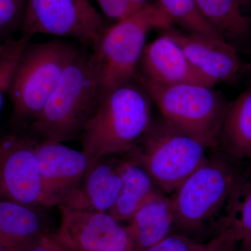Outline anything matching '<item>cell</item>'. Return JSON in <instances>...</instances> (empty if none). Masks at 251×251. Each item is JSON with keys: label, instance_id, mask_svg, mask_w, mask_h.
Returning <instances> with one entry per match:
<instances>
[{"label": "cell", "instance_id": "cell-1", "mask_svg": "<svg viewBox=\"0 0 251 251\" xmlns=\"http://www.w3.org/2000/svg\"><path fill=\"white\" fill-rule=\"evenodd\" d=\"M151 123V99L135 77L102 97L80 135L82 151L90 164L102 157L125 155Z\"/></svg>", "mask_w": 251, "mask_h": 251}, {"label": "cell", "instance_id": "cell-2", "mask_svg": "<svg viewBox=\"0 0 251 251\" xmlns=\"http://www.w3.org/2000/svg\"><path fill=\"white\" fill-rule=\"evenodd\" d=\"M101 82L92 52L81 50L66 68L39 116L29 125L39 140L80 136L101 100Z\"/></svg>", "mask_w": 251, "mask_h": 251}, {"label": "cell", "instance_id": "cell-3", "mask_svg": "<svg viewBox=\"0 0 251 251\" xmlns=\"http://www.w3.org/2000/svg\"><path fill=\"white\" fill-rule=\"evenodd\" d=\"M80 49L72 43L54 39L29 44L15 68L8 89L15 121H35L57 87L63 73Z\"/></svg>", "mask_w": 251, "mask_h": 251}, {"label": "cell", "instance_id": "cell-4", "mask_svg": "<svg viewBox=\"0 0 251 251\" xmlns=\"http://www.w3.org/2000/svg\"><path fill=\"white\" fill-rule=\"evenodd\" d=\"M173 25L157 1L104 29L92 48L101 82L102 97L136 77L148 33L153 29L166 30Z\"/></svg>", "mask_w": 251, "mask_h": 251}, {"label": "cell", "instance_id": "cell-5", "mask_svg": "<svg viewBox=\"0 0 251 251\" xmlns=\"http://www.w3.org/2000/svg\"><path fill=\"white\" fill-rule=\"evenodd\" d=\"M232 159L214 153L176 189L171 198L176 227L194 232L216 219L222 227L239 173Z\"/></svg>", "mask_w": 251, "mask_h": 251}, {"label": "cell", "instance_id": "cell-6", "mask_svg": "<svg viewBox=\"0 0 251 251\" xmlns=\"http://www.w3.org/2000/svg\"><path fill=\"white\" fill-rule=\"evenodd\" d=\"M136 78L163 120L207 148L219 145L228 105L213 87L195 83L161 85Z\"/></svg>", "mask_w": 251, "mask_h": 251}, {"label": "cell", "instance_id": "cell-7", "mask_svg": "<svg viewBox=\"0 0 251 251\" xmlns=\"http://www.w3.org/2000/svg\"><path fill=\"white\" fill-rule=\"evenodd\" d=\"M206 148L163 120L151 123L139 143L125 155L143 167L155 186L172 193L207 161Z\"/></svg>", "mask_w": 251, "mask_h": 251}, {"label": "cell", "instance_id": "cell-8", "mask_svg": "<svg viewBox=\"0 0 251 251\" xmlns=\"http://www.w3.org/2000/svg\"><path fill=\"white\" fill-rule=\"evenodd\" d=\"M106 28L89 0H27L23 35L50 34L75 39L93 47Z\"/></svg>", "mask_w": 251, "mask_h": 251}, {"label": "cell", "instance_id": "cell-9", "mask_svg": "<svg viewBox=\"0 0 251 251\" xmlns=\"http://www.w3.org/2000/svg\"><path fill=\"white\" fill-rule=\"evenodd\" d=\"M60 225L53 234L69 251H134L127 226L108 212L59 205Z\"/></svg>", "mask_w": 251, "mask_h": 251}, {"label": "cell", "instance_id": "cell-10", "mask_svg": "<svg viewBox=\"0 0 251 251\" xmlns=\"http://www.w3.org/2000/svg\"><path fill=\"white\" fill-rule=\"evenodd\" d=\"M36 140L21 134L0 140V198L46 208Z\"/></svg>", "mask_w": 251, "mask_h": 251}, {"label": "cell", "instance_id": "cell-11", "mask_svg": "<svg viewBox=\"0 0 251 251\" xmlns=\"http://www.w3.org/2000/svg\"><path fill=\"white\" fill-rule=\"evenodd\" d=\"M36 139L35 152L48 206L72 205L90 166L88 157L60 142Z\"/></svg>", "mask_w": 251, "mask_h": 251}, {"label": "cell", "instance_id": "cell-12", "mask_svg": "<svg viewBox=\"0 0 251 251\" xmlns=\"http://www.w3.org/2000/svg\"><path fill=\"white\" fill-rule=\"evenodd\" d=\"M181 46L194 69L212 85L232 80L240 70L237 51L228 41L166 29Z\"/></svg>", "mask_w": 251, "mask_h": 251}, {"label": "cell", "instance_id": "cell-13", "mask_svg": "<svg viewBox=\"0 0 251 251\" xmlns=\"http://www.w3.org/2000/svg\"><path fill=\"white\" fill-rule=\"evenodd\" d=\"M140 63L143 74L136 76L154 83L214 86L194 69L181 46L167 30L145 46Z\"/></svg>", "mask_w": 251, "mask_h": 251}, {"label": "cell", "instance_id": "cell-14", "mask_svg": "<svg viewBox=\"0 0 251 251\" xmlns=\"http://www.w3.org/2000/svg\"><path fill=\"white\" fill-rule=\"evenodd\" d=\"M104 156L90 165L72 207L109 212L121 192L123 158Z\"/></svg>", "mask_w": 251, "mask_h": 251}, {"label": "cell", "instance_id": "cell-15", "mask_svg": "<svg viewBox=\"0 0 251 251\" xmlns=\"http://www.w3.org/2000/svg\"><path fill=\"white\" fill-rule=\"evenodd\" d=\"M41 208L0 198V244L25 251L49 234Z\"/></svg>", "mask_w": 251, "mask_h": 251}, {"label": "cell", "instance_id": "cell-16", "mask_svg": "<svg viewBox=\"0 0 251 251\" xmlns=\"http://www.w3.org/2000/svg\"><path fill=\"white\" fill-rule=\"evenodd\" d=\"M134 251H142L169 234L175 224L171 198L157 191L128 221Z\"/></svg>", "mask_w": 251, "mask_h": 251}, {"label": "cell", "instance_id": "cell-17", "mask_svg": "<svg viewBox=\"0 0 251 251\" xmlns=\"http://www.w3.org/2000/svg\"><path fill=\"white\" fill-rule=\"evenodd\" d=\"M220 143L232 159L251 158V90L227 106Z\"/></svg>", "mask_w": 251, "mask_h": 251}, {"label": "cell", "instance_id": "cell-18", "mask_svg": "<svg viewBox=\"0 0 251 251\" xmlns=\"http://www.w3.org/2000/svg\"><path fill=\"white\" fill-rule=\"evenodd\" d=\"M124 156L121 192L108 212L120 222L128 221L158 191L143 167L126 155Z\"/></svg>", "mask_w": 251, "mask_h": 251}, {"label": "cell", "instance_id": "cell-19", "mask_svg": "<svg viewBox=\"0 0 251 251\" xmlns=\"http://www.w3.org/2000/svg\"><path fill=\"white\" fill-rule=\"evenodd\" d=\"M221 229L239 244L251 236V167L239 171Z\"/></svg>", "mask_w": 251, "mask_h": 251}, {"label": "cell", "instance_id": "cell-20", "mask_svg": "<svg viewBox=\"0 0 251 251\" xmlns=\"http://www.w3.org/2000/svg\"><path fill=\"white\" fill-rule=\"evenodd\" d=\"M195 1L206 21L227 41L247 35L250 23L242 14L238 0Z\"/></svg>", "mask_w": 251, "mask_h": 251}, {"label": "cell", "instance_id": "cell-21", "mask_svg": "<svg viewBox=\"0 0 251 251\" xmlns=\"http://www.w3.org/2000/svg\"><path fill=\"white\" fill-rule=\"evenodd\" d=\"M158 2L173 24L178 25L185 32L226 40L204 18L195 0H158Z\"/></svg>", "mask_w": 251, "mask_h": 251}, {"label": "cell", "instance_id": "cell-22", "mask_svg": "<svg viewBox=\"0 0 251 251\" xmlns=\"http://www.w3.org/2000/svg\"><path fill=\"white\" fill-rule=\"evenodd\" d=\"M29 39L27 36L23 35L17 39L11 38L0 46V111L15 68Z\"/></svg>", "mask_w": 251, "mask_h": 251}, {"label": "cell", "instance_id": "cell-23", "mask_svg": "<svg viewBox=\"0 0 251 251\" xmlns=\"http://www.w3.org/2000/svg\"><path fill=\"white\" fill-rule=\"evenodd\" d=\"M27 0H0V45L21 30Z\"/></svg>", "mask_w": 251, "mask_h": 251}, {"label": "cell", "instance_id": "cell-24", "mask_svg": "<svg viewBox=\"0 0 251 251\" xmlns=\"http://www.w3.org/2000/svg\"><path fill=\"white\" fill-rule=\"evenodd\" d=\"M103 14L117 22L134 16L145 7L133 0H97Z\"/></svg>", "mask_w": 251, "mask_h": 251}, {"label": "cell", "instance_id": "cell-25", "mask_svg": "<svg viewBox=\"0 0 251 251\" xmlns=\"http://www.w3.org/2000/svg\"><path fill=\"white\" fill-rule=\"evenodd\" d=\"M201 244L181 234H168L162 240L142 251H196Z\"/></svg>", "mask_w": 251, "mask_h": 251}, {"label": "cell", "instance_id": "cell-26", "mask_svg": "<svg viewBox=\"0 0 251 251\" xmlns=\"http://www.w3.org/2000/svg\"><path fill=\"white\" fill-rule=\"evenodd\" d=\"M238 247L239 243L221 229L215 237L206 244H201L196 251H238Z\"/></svg>", "mask_w": 251, "mask_h": 251}, {"label": "cell", "instance_id": "cell-27", "mask_svg": "<svg viewBox=\"0 0 251 251\" xmlns=\"http://www.w3.org/2000/svg\"><path fill=\"white\" fill-rule=\"evenodd\" d=\"M25 251H61V246L53 234H47L41 237Z\"/></svg>", "mask_w": 251, "mask_h": 251}, {"label": "cell", "instance_id": "cell-28", "mask_svg": "<svg viewBox=\"0 0 251 251\" xmlns=\"http://www.w3.org/2000/svg\"><path fill=\"white\" fill-rule=\"evenodd\" d=\"M238 251H251V236L239 243Z\"/></svg>", "mask_w": 251, "mask_h": 251}, {"label": "cell", "instance_id": "cell-29", "mask_svg": "<svg viewBox=\"0 0 251 251\" xmlns=\"http://www.w3.org/2000/svg\"><path fill=\"white\" fill-rule=\"evenodd\" d=\"M0 251H16L13 250V249H9V248L5 247L2 244H0Z\"/></svg>", "mask_w": 251, "mask_h": 251}, {"label": "cell", "instance_id": "cell-30", "mask_svg": "<svg viewBox=\"0 0 251 251\" xmlns=\"http://www.w3.org/2000/svg\"><path fill=\"white\" fill-rule=\"evenodd\" d=\"M59 245H60V244H59ZM61 251H69L66 250V249H64V248H63L62 247H61Z\"/></svg>", "mask_w": 251, "mask_h": 251}, {"label": "cell", "instance_id": "cell-31", "mask_svg": "<svg viewBox=\"0 0 251 251\" xmlns=\"http://www.w3.org/2000/svg\"><path fill=\"white\" fill-rule=\"evenodd\" d=\"M1 45H0V46H1Z\"/></svg>", "mask_w": 251, "mask_h": 251}, {"label": "cell", "instance_id": "cell-32", "mask_svg": "<svg viewBox=\"0 0 251 251\" xmlns=\"http://www.w3.org/2000/svg\"></svg>", "mask_w": 251, "mask_h": 251}]
</instances>
